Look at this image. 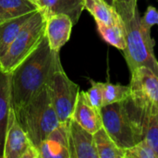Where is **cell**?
I'll return each mask as SVG.
<instances>
[{
	"mask_svg": "<svg viewBox=\"0 0 158 158\" xmlns=\"http://www.w3.org/2000/svg\"><path fill=\"white\" fill-rule=\"evenodd\" d=\"M59 59V51L53 50L44 36L38 47L10 72V104L14 111L49 83Z\"/></svg>",
	"mask_w": 158,
	"mask_h": 158,
	"instance_id": "6da1fadb",
	"label": "cell"
},
{
	"mask_svg": "<svg viewBox=\"0 0 158 158\" xmlns=\"http://www.w3.org/2000/svg\"><path fill=\"white\" fill-rule=\"evenodd\" d=\"M130 89V95L122 103L131 121L143 138L149 118L158 115V77L148 68H137L131 72Z\"/></svg>",
	"mask_w": 158,
	"mask_h": 158,
	"instance_id": "7a4b0ae2",
	"label": "cell"
},
{
	"mask_svg": "<svg viewBox=\"0 0 158 158\" xmlns=\"http://www.w3.org/2000/svg\"><path fill=\"white\" fill-rule=\"evenodd\" d=\"M14 112L18 122L37 149L60 124L51 101L48 84L26 105Z\"/></svg>",
	"mask_w": 158,
	"mask_h": 158,
	"instance_id": "3957f363",
	"label": "cell"
},
{
	"mask_svg": "<svg viewBox=\"0 0 158 158\" xmlns=\"http://www.w3.org/2000/svg\"><path fill=\"white\" fill-rule=\"evenodd\" d=\"M125 27L126 47L122 52L131 73L137 68L145 67L158 77V60L154 52L155 41L151 31L142 28L138 8Z\"/></svg>",
	"mask_w": 158,
	"mask_h": 158,
	"instance_id": "277c9868",
	"label": "cell"
},
{
	"mask_svg": "<svg viewBox=\"0 0 158 158\" xmlns=\"http://www.w3.org/2000/svg\"><path fill=\"white\" fill-rule=\"evenodd\" d=\"M45 26L46 18L39 9L0 58V68L6 72H12L41 44L45 36Z\"/></svg>",
	"mask_w": 158,
	"mask_h": 158,
	"instance_id": "5b68a950",
	"label": "cell"
},
{
	"mask_svg": "<svg viewBox=\"0 0 158 158\" xmlns=\"http://www.w3.org/2000/svg\"><path fill=\"white\" fill-rule=\"evenodd\" d=\"M100 112L103 128L118 147L128 149L143 139L131 121L122 102L104 106Z\"/></svg>",
	"mask_w": 158,
	"mask_h": 158,
	"instance_id": "8992f818",
	"label": "cell"
},
{
	"mask_svg": "<svg viewBox=\"0 0 158 158\" xmlns=\"http://www.w3.org/2000/svg\"><path fill=\"white\" fill-rule=\"evenodd\" d=\"M51 101L60 123L69 122L73 114L80 87L67 76L60 59L48 83Z\"/></svg>",
	"mask_w": 158,
	"mask_h": 158,
	"instance_id": "52a82bcc",
	"label": "cell"
},
{
	"mask_svg": "<svg viewBox=\"0 0 158 158\" xmlns=\"http://www.w3.org/2000/svg\"><path fill=\"white\" fill-rule=\"evenodd\" d=\"M31 146L34 145L18 122L15 112L11 108L7 119L3 158H23L25 153Z\"/></svg>",
	"mask_w": 158,
	"mask_h": 158,
	"instance_id": "ba28073f",
	"label": "cell"
},
{
	"mask_svg": "<svg viewBox=\"0 0 158 158\" xmlns=\"http://www.w3.org/2000/svg\"><path fill=\"white\" fill-rule=\"evenodd\" d=\"M69 158H98L94 134L72 118L69 120Z\"/></svg>",
	"mask_w": 158,
	"mask_h": 158,
	"instance_id": "9c48e42d",
	"label": "cell"
},
{
	"mask_svg": "<svg viewBox=\"0 0 158 158\" xmlns=\"http://www.w3.org/2000/svg\"><path fill=\"white\" fill-rule=\"evenodd\" d=\"M69 121L60 123L40 144V158H69Z\"/></svg>",
	"mask_w": 158,
	"mask_h": 158,
	"instance_id": "30bf717a",
	"label": "cell"
},
{
	"mask_svg": "<svg viewBox=\"0 0 158 158\" xmlns=\"http://www.w3.org/2000/svg\"><path fill=\"white\" fill-rule=\"evenodd\" d=\"M73 26L71 19L64 13L56 14L46 19L45 36L53 50L59 51L68 43Z\"/></svg>",
	"mask_w": 158,
	"mask_h": 158,
	"instance_id": "8fae6325",
	"label": "cell"
},
{
	"mask_svg": "<svg viewBox=\"0 0 158 158\" xmlns=\"http://www.w3.org/2000/svg\"><path fill=\"white\" fill-rule=\"evenodd\" d=\"M71 118L93 134L103 127L100 110L90 104L84 91H80L78 94Z\"/></svg>",
	"mask_w": 158,
	"mask_h": 158,
	"instance_id": "7c38bea8",
	"label": "cell"
},
{
	"mask_svg": "<svg viewBox=\"0 0 158 158\" xmlns=\"http://www.w3.org/2000/svg\"><path fill=\"white\" fill-rule=\"evenodd\" d=\"M10 76V72H6L0 68V158H3L7 119L11 109Z\"/></svg>",
	"mask_w": 158,
	"mask_h": 158,
	"instance_id": "4fadbf2b",
	"label": "cell"
},
{
	"mask_svg": "<svg viewBox=\"0 0 158 158\" xmlns=\"http://www.w3.org/2000/svg\"><path fill=\"white\" fill-rule=\"evenodd\" d=\"M35 12L29 13L0 23V58L6 54L11 44L14 42L16 37L26 26Z\"/></svg>",
	"mask_w": 158,
	"mask_h": 158,
	"instance_id": "5bb4252c",
	"label": "cell"
},
{
	"mask_svg": "<svg viewBox=\"0 0 158 158\" xmlns=\"http://www.w3.org/2000/svg\"><path fill=\"white\" fill-rule=\"evenodd\" d=\"M39 9L37 0H0V23Z\"/></svg>",
	"mask_w": 158,
	"mask_h": 158,
	"instance_id": "9a60e30c",
	"label": "cell"
},
{
	"mask_svg": "<svg viewBox=\"0 0 158 158\" xmlns=\"http://www.w3.org/2000/svg\"><path fill=\"white\" fill-rule=\"evenodd\" d=\"M83 4L84 8L91 13L95 21L111 25L122 19L115 7L104 0H84Z\"/></svg>",
	"mask_w": 158,
	"mask_h": 158,
	"instance_id": "2e32d148",
	"label": "cell"
},
{
	"mask_svg": "<svg viewBox=\"0 0 158 158\" xmlns=\"http://www.w3.org/2000/svg\"><path fill=\"white\" fill-rule=\"evenodd\" d=\"M97 30L101 37L110 45L118 50H124L126 47V27L122 19L119 21L106 25L99 21H95Z\"/></svg>",
	"mask_w": 158,
	"mask_h": 158,
	"instance_id": "e0dca14e",
	"label": "cell"
},
{
	"mask_svg": "<svg viewBox=\"0 0 158 158\" xmlns=\"http://www.w3.org/2000/svg\"><path fill=\"white\" fill-rule=\"evenodd\" d=\"M98 158H125V149L118 147L102 127L94 133Z\"/></svg>",
	"mask_w": 158,
	"mask_h": 158,
	"instance_id": "ac0fdd59",
	"label": "cell"
},
{
	"mask_svg": "<svg viewBox=\"0 0 158 158\" xmlns=\"http://www.w3.org/2000/svg\"><path fill=\"white\" fill-rule=\"evenodd\" d=\"M130 85L114 84L110 82H104L103 93V106L113 103L122 102L130 95Z\"/></svg>",
	"mask_w": 158,
	"mask_h": 158,
	"instance_id": "d6986e66",
	"label": "cell"
},
{
	"mask_svg": "<svg viewBox=\"0 0 158 158\" xmlns=\"http://www.w3.org/2000/svg\"><path fill=\"white\" fill-rule=\"evenodd\" d=\"M84 0H60V13L68 15L73 24H77L84 9Z\"/></svg>",
	"mask_w": 158,
	"mask_h": 158,
	"instance_id": "ffe728a7",
	"label": "cell"
},
{
	"mask_svg": "<svg viewBox=\"0 0 158 158\" xmlns=\"http://www.w3.org/2000/svg\"><path fill=\"white\" fill-rule=\"evenodd\" d=\"M125 158H157L153 148L143 139L133 146L125 149Z\"/></svg>",
	"mask_w": 158,
	"mask_h": 158,
	"instance_id": "44dd1931",
	"label": "cell"
},
{
	"mask_svg": "<svg viewBox=\"0 0 158 158\" xmlns=\"http://www.w3.org/2000/svg\"><path fill=\"white\" fill-rule=\"evenodd\" d=\"M138 0H116L115 9L122 19L125 24L129 23L133 18V15L137 9Z\"/></svg>",
	"mask_w": 158,
	"mask_h": 158,
	"instance_id": "7402d4cb",
	"label": "cell"
},
{
	"mask_svg": "<svg viewBox=\"0 0 158 158\" xmlns=\"http://www.w3.org/2000/svg\"><path fill=\"white\" fill-rule=\"evenodd\" d=\"M143 139L153 148L158 158V115H154L149 118Z\"/></svg>",
	"mask_w": 158,
	"mask_h": 158,
	"instance_id": "603a6c76",
	"label": "cell"
},
{
	"mask_svg": "<svg viewBox=\"0 0 158 158\" xmlns=\"http://www.w3.org/2000/svg\"><path fill=\"white\" fill-rule=\"evenodd\" d=\"M92 86L85 92L86 97L90 104L96 109L101 110L103 107V93H104V82L94 81L90 80Z\"/></svg>",
	"mask_w": 158,
	"mask_h": 158,
	"instance_id": "cb8c5ba5",
	"label": "cell"
},
{
	"mask_svg": "<svg viewBox=\"0 0 158 158\" xmlns=\"http://www.w3.org/2000/svg\"><path fill=\"white\" fill-rule=\"evenodd\" d=\"M158 26V10L153 6H149L141 18V26L146 31H150L155 26Z\"/></svg>",
	"mask_w": 158,
	"mask_h": 158,
	"instance_id": "d4e9b609",
	"label": "cell"
},
{
	"mask_svg": "<svg viewBox=\"0 0 158 158\" xmlns=\"http://www.w3.org/2000/svg\"><path fill=\"white\" fill-rule=\"evenodd\" d=\"M38 4L46 19L60 13V0H38Z\"/></svg>",
	"mask_w": 158,
	"mask_h": 158,
	"instance_id": "484cf974",
	"label": "cell"
},
{
	"mask_svg": "<svg viewBox=\"0 0 158 158\" xmlns=\"http://www.w3.org/2000/svg\"><path fill=\"white\" fill-rule=\"evenodd\" d=\"M104 1H106L108 5L114 6H115V1H116V0H104Z\"/></svg>",
	"mask_w": 158,
	"mask_h": 158,
	"instance_id": "4316f807",
	"label": "cell"
},
{
	"mask_svg": "<svg viewBox=\"0 0 158 158\" xmlns=\"http://www.w3.org/2000/svg\"><path fill=\"white\" fill-rule=\"evenodd\" d=\"M37 1H38V0H37Z\"/></svg>",
	"mask_w": 158,
	"mask_h": 158,
	"instance_id": "83f0119b",
	"label": "cell"
}]
</instances>
